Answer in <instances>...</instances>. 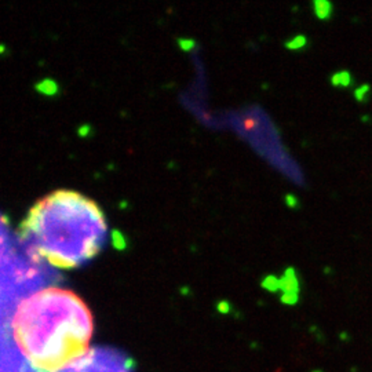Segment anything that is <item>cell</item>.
I'll use <instances>...</instances> for the list:
<instances>
[{
	"mask_svg": "<svg viewBox=\"0 0 372 372\" xmlns=\"http://www.w3.org/2000/svg\"><path fill=\"white\" fill-rule=\"evenodd\" d=\"M263 288H267L269 291H276L280 288V280L276 279L274 276H267L263 283H262Z\"/></svg>",
	"mask_w": 372,
	"mask_h": 372,
	"instance_id": "obj_4",
	"label": "cell"
},
{
	"mask_svg": "<svg viewBox=\"0 0 372 372\" xmlns=\"http://www.w3.org/2000/svg\"><path fill=\"white\" fill-rule=\"evenodd\" d=\"M368 91H370L368 86H363L354 91V95H356V98H357L359 101H364L366 100V94L368 93Z\"/></svg>",
	"mask_w": 372,
	"mask_h": 372,
	"instance_id": "obj_6",
	"label": "cell"
},
{
	"mask_svg": "<svg viewBox=\"0 0 372 372\" xmlns=\"http://www.w3.org/2000/svg\"><path fill=\"white\" fill-rule=\"evenodd\" d=\"M313 6H314L316 15L319 17L320 20H328L331 17V13H333L331 3H328V1H314Z\"/></svg>",
	"mask_w": 372,
	"mask_h": 372,
	"instance_id": "obj_2",
	"label": "cell"
},
{
	"mask_svg": "<svg viewBox=\"0 0 372 372\" xmlns=\"http://www.w3.org/2000/svg\"><path fill=\"white\" fill-rule=\"evenodd\" d=\"M20 234L48 265L74 269L101 253L108 237V223L102 208L93 199L58 189L29 208Z\"/></svg>",
	"mask_w": 372,
	"mask_h": 372,
	"instance_id": "obj_1",
	"label": "cell"
},
{
	"mask_svg": "<svg viewBox=\"0 0 372 372\" xmlns=\"http://www.w3.org/2000/svg\"><path fill=\"white\" fill-rule=\"evenodd\" d=\"M333 84L336 87H349L352 84V76L347 72H339L333 76Z\"/></svg>",
	"mask_w": 372,
	"mask_h": 372,
	"instance_id": "obj_3",
	"label": "cell"
},
{
	"mask_svg": "<svg viewBox=\"0 0 372 372\" xmlns=\"http://www.w3.org/2000/svg\"><path fill=\"white\" fill-rule=\"evenodd\" d=\"M305 44H306V37L305 36H302V35H299V36H295L291 41H287L286 47L287 48H290V50H297V48L303 47Z\"/></svg>",
	"mask_w": 372,
	"mask_h": 372,
	"instance_id": "obj_5",
	"label": "cell"
}]
</instances>
